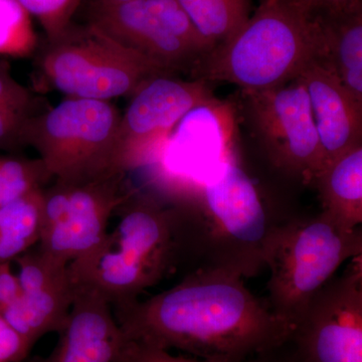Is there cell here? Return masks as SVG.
I'll list each match as a JSON object with an SVG mask.
<instances>
[{
  "label": "cell",
  "mask_w": 362,
  "mask_h": 362,
  "mask_svg": "<svg viewBox=\"0 0 362 362\" xmlns=\"http://www.w3.org/2000/svg\"><path fill=\"white\" fill-rule=\"evenodd\" d=\"M113 311L129 341L206 362H244L291 335L244 278L211 267H197L170 289Z\"/></svg>",
  "instance_id": "1"
},
{
  "label": "cell",
  "mask_w": 362,
  "mask_h": 362,
  "mask_svg": "<svg viewBox=\"0 0 362 362\" xmlns=\"http://www.w3.org/2000/svg\"><path fill=\"white\" fill-rule=\"evenodd\" d=\"M120 218L97 251L69 265L78 286L118 306L139 299L180 266L199 259L194 207L185 195L132 190Z\"/></svg>",
  "instance_id": "2"
},
{
  "label": "cell",
  "mask_w": 362,
  "mask_h": 362,
  "mask_svg": "<svg viewBox=\"0 0 362 362\" xmlns=\"http://www.w3.org/2000/svg\"><path fill=\"white\" fill-rule=\"evenodd\" d=\"M320 20L296 0H262L254 16L214 47L192 71L195 78L259 92L292 82L311 62L322 61Z\"/></svg>",
  "instance_id": "3"
},
{
  "label": "cell",
  "mask_w": 362,
  "mask_h": 362,
  "mask_svg": "<svg viewBox=\"0 0 362 362\" xmlns=\"http://www.w3.org/2000/svg\"><path fill=\"white\" fill-rule=\"evenodd\" d=\"M202 266L252 278L267 268L274 240L294 214H276L238 159L187 192Z\"/></svg>",
  "instance_id": "4"
},
{
  "label": "cell",
  "mask_w": 362,
  "mask_h": 362,
  "mask_svg": "<svg viewBox=\"0 0 362 362\" xmlns=\"http://www.w3.org/2000/svg\"><path fill=\"white\" fill-rule=\"evenodd\" d=\"M361 255V226L344 228L321 211L292 216L267 259L269 308L292 331L314 295L345 262Z\"/></svg>",
  "instance_id": "5"
},
{
  "label": "cell",
  "mask_w": 362,
  "mask_h": 362,
  "mask_svg": "<svg viewBox=\"0 0 362 362\" xmlns=\"http://www.w3.org/2000/svg\"><path fill=\"white\" fill-rule=\"evenodd\" d=\"M35 54L42 82L66 98H131L152 78L173 75L89 23H71L57 39L45 40Z\"/></svg>",
  "instance_id": "6"
},
{
  "label": "cell",
  "mask_w": 362,
  "mask_h": 362,
  "mask_svg": "<svg viewBox=\"0 0 362 362\" xmlns=\"http://www.w3.org/2000/svg\"><path fill=\"white\" fill-rule=\"evenodd\" d=\"M121 115L111 101L66 98L28 120L25 146L37 151L54 180L83 181L122 173L116 163Z\"/></svg>",
  "instance_id": "7"
},
{
  "label": "cell",
  "mask_w": 362,
  "mask_h": 362,
  "mask_svg": "<svg viewBox=\"0 0 362 362\" xmlns=\"http://www.w3.org/2000/svg\"><path fill=\"white\" fill-rule=\"evenodd\" d=\"M126 175L113 173L83 181L54 180L42 189L37 247L68 265L97 251L108 235L112 216L132 192Z\"/></svg>",
  "instance_id": "8"
},
{
  "label": "cell",
  "mask_w": 362,
  "mask_h": 362,
  "mask_svg": "<svg viewBox=\"0 0 362 362\" xmlns=\"http://www.w3.org/2000/svg\"><path fill=\"white\" fill-rule=\"evenodd\" d=\"M89 23L170 74L192 71L214 49L177 0H132L90 4Z\"/></svg>",
  "instance_id": "9"
},
{
  "label": "cell",
  "mask_w": 362,
  "mask_h": 362,
  "mask_svg": "<svg viewBox=\"0 0 362 362\" xmlns=\"http://www.w3.org/2000/svg\"><path fill=\"white\" fill-rule=\"evenodd\" d=\"M243 95L272 165L303 185H313L322 170L324 156L304 85L295 78L280 87Z\"/></svg>",
  "instance_id": "10"
},
{
  "label": "cell",
  "mask_w": 362,
  "mask_h": 362,
  "mask_svg": "<svg viewBox=\"0 0 362 362\" xmlns=\"http://www.w3.org/2000/svg\"><path fill=\"white\" fill-rule=\"evenodd\" d=\"M130 99L117 132V168L124 173L158 161L180 121L216 98L202 78L162 75L147 81Z\"/></svg>",
  "instance_id": "11"
},
{
  "label": "cell",
  "mask_w": 362,
  "mask_h": 362,
  "mask_svg": "<svg viewBox=\"0 0 362 362\" xmlns=\"http://www.w3.org/2000/svg\"><path fill=\"white\" fill-rule=\"evenodd\" d=\"M314 295L290 342L302 362H362V255Z\"/></svg>",
  "instance_id": "12"
},
{
  "label": "cell",
  "mask_w": 362,
  "mask_h": 362,
  "mask_svg": "<svg viewBox=\"0 0 362 362\" xmlns=\"http://www.w3.org/2000/svg\"><path fill=\"white\" fill-rule=\"evenodd\" d=\"M16 263L21 296L0 315L33 349L40 338L63 327L75 299L76 285L68 264L37 246Z\"/></svg>",
  "instance_id": "13"
},
{
  "label": "cell",
  "mask_w": 362,
  "mask_h": 362,
  "mask_svg": "<svg viewBox=\"0 0 362 362\" xmlns=\"http://www.w3.org/2000/svg\"><path fill=\"white\" fill-rule=\"evenodd\" d=\"M57 334L47 356L28 362H123L130 343L112 305L99 293L78 285L70 313Z\"/></svg>",
  "instance_id": "14"
},
{
  "label": "cell",
  "mask_w": 362,
  "mask_h": 362,
  "mask_svg": "<svg viewBox=\"0 0 362 362\" xmlns=\"http://www.w3.org/2000/svg\"><path fill=\"white\" fill-rule=\"evenodd\" d=\"M297 78L308 94L322 146L324 166L362 144V105L337 76L313 61Z\"/></svg>",
  "instance_id": "15"
},
{
  "label": "cell",
  "mask_w": 362,
  "mask_h": 362,
  "mask_svg": "<svg viewBox=\"0 0 362 362\" xmlns=\"http://www.w3.org/2000/svg\"><path fill=\"white\" fill-rule=\"evenodd\" d=\"M312 185L318 190L321 213L344 228H359L362 223V144L326 164Z\"/></svg>",
  "instance_id": "16"
},
{
  "label": "cell",
  "mask_w": 362,
  "mask_h": 362,
  "mask_svg": "<svg viewBox=\"0 0 362 362\" xmlns=\"http://www.w3.org/2000/svg\"><path fill=\"white\" fill-rule=\"evenodd\" d=\"M322 25L325 54L321 65L337 76L362 105V6L337 13L315 14Z\"/></svg>",
  "instance_id": "17"
},
{
  "label": "cell",
  "mask_w": 362,
  "mask_h": 362,
  "mask_svg": "<svg viewBox=\"0 0 362 362\" xmlns=\"http://www.w3.org/2000/svg\"><path fill=\"white\" fill-rule=\"evenodd\" d=\"M42 189L0 207V265L16 261L39 243Z\"/></svg>",
  "instance_id": "18"
},
{
  "label": "cell",
  "mask_w": 362,
  "mask_h": 362,
  "mask_svg": "<svg viewBox=\"0 0 362 362\" xmlns=\"http://www.w3.org/2000/svg\"><path fill=\"white\" fill-rule=\"evenodd\" d=\"M251 0H177L202 37L214 47L230 39L250 18Z\"/></svg>",
  "instance_id": "19"
},
{
  "label": "cell",
  "mask_w": 362,
  "mask_h": 362,
  "mask_svg": "<svg viewBox=\"0 0 362 362\" xmlns=\"http://www.w3.org/2000/svg\"><path fill=\"white\" fill-rule=\"evenodd\" d=\"M54 180L39 157L0 156V207L42 189Z\"/></svg>",
  "instance_id": "20"
},
{
  "label": "cell",
  "mask_w": 362,
  "mask_h": 362,
  "mask_svg": "<svg viewBox=\"0 0 362 362\" xmlns=\"http://www.w3.org/2000/svg\"><path fill=\"white\" fill-rule=\"evenodd\" d=\"M37 49L39 39L30 14L18 0H0V54L28 58Z\"/></svg>",
  "instance_id": "21"
},
{
  "label": "cell",
  "mask_w": 362,
  "mask_h": 362,
  "mask_svg": "<svg viewBox=\"0 0 362 362\" xmlns=\"http://www.w3.org/2000/svg\"><path fill=\"white\" fill-rule=\"evenodd\" d=\"M30 16L37 18L44 28L47 40L65 33L83 0H18Z\"/></svg>",
  "instance_id": "22"
},
{
  "label": "cell",
  "mask_w": 362,
  "mask_h": 362,
  "mask_svg": "<svg viewBox=\"0 0 362 362\" xmlns=\"http://www.w3.org/2000/svg\"><path fill=\"white\" fill-rule=\"evenodd\" d=\"M0 106L33 116L39 113L37 99L32 92L11 76L6 66L0 65Z\"/></svg>",
  "instance_id": "23"
},
{
  "label": "cell",
  "mask_w": 362,
  "mask_h": 362,
  "mask_svg": "<svg viewBox=\"0 0 362 362\" xmlns=\"http://www.w3.org/2000/svg\"><path fill=\"white\" fill-rule=\"evenodd\" d=\"M32 117L0 106V150L18 151L26 147L25 128Z\"/></svg>",
  "instance_id": "24"
},
{
  "label": "cell",
  "mask_w": 362,
  "mask_h": 362,
  "mask_svg": "<svg viewBox=\"0 0 362 362\" xmlns=\"http://www.w3.org/2000/svg\"><path fill=\"white\" fill-rule=\"evenodd\" d=\"M30 351V345L0 315V362H23Z\"/></svg>",
  "instance_id": "25"
},
{
  "label": "cell",
  "mask_w": 362,
  "mask_h": 362,
  "mask_svg": "<svg viewBox=\"0 0 362 362\" xmlns=\"http://www.w3.org/2000/svg\"><path fill=\"white\" fill-rule=\"evenodd\" d=\"M123 362H206L194 357L173 356L168 350L131 342Z\"/></svg>",
  "instance_id": "26"
},
{
  "label": "cell",
  "mask_w": 362,
  "mask_h": 362,
  "mask_svg": "<svg viewBox=\"0 0 362 362\" xmlns=\"http://www.w3.org/2000/svg\"><path fill=\"white\" fill-rule=\"evenodd\" d=\"M21 296V287L18 274L11 263L0 265V314L16 303Z\"/></svg>",
  "instance_id": "27"
},
{
  "label": "cell",
  "mask_w": 362,
  "mask_h": 362,
  "mask_svg": "<svg viewBox=\"0 0 362 362\" xmlns=\"http://www.w3.org/2000/svg\"><path fill=\"white\" fill-rule=\"evenodd\" d=\"M314 14L337 13L361 6V0H296Z\"/></svg>",
  "instance_id": "28"
},
{
  "label": "cell",
  "mask_w": 362,
  "mask_h": 362,
  "mask_svg": "<svg viewBox=\"0 0 362 362\" xmlns=\"http://www.w3.org/2000/svg\"><path fill=\"white\" fill-rule=\"evenodd\" d=\"M244 362H302L298 356L296 350L293 347L292 343L287 341L280 346L261 352L256 356L250 357Z\"/></svg>",
  "instance_id": "29"
},
{
  "label": "cell",
  "mask_w": 362,
  "mask_h": 362,
  "mask_svg": "<svg viewBox=\"0 0 362 362\" xmlns=\"http://www.w3.org/2000/svg\"><path fill=\"white\" fill-rule=\"evenodd\" d=\"M132 1V0H92L90 4L94 6H116V4H125V2Z\"/></svg>",
  "instance_id": "30"
}]
</instances>
